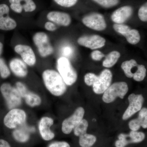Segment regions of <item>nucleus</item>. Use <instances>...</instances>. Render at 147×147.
Returning a JSON list of instances; mask_svg holds the SVG:
<instances>
[{
	"instance_id": "obj_1",
	"label": "nucleus",
	"mask_w": 147,
	"mask_h": 147,
	"mask_svg": "<svg viewBox=\"0 0 147 147\" xmlns=\"http://www.w3.org/2000/svg\"><path fill=\"white\" fill-rule=\"evenodd\" d=\"M42 79L46 88L53 95H62L67 89L66 84L60 74L53 69H46L42 74Z\"/></svg>"
},
{
	"instance_id": "obj_2",
	"label": "nucleus",
	"mask_w": 147,
	"mask_h": 147,
	"mask_svg": "<svg viewBox=\"0 0 147 147\" xmlns=\"http://www.w3.org/2000/svg\"><path fill=\"white\" fill-rule=\"evenodd\" d=\"M113 74L109 69H105L99 76L94 74H87L84 77L85 83L88 86H92L93 90L98 94L103 93L110 86Z\"/></svg>"
},
{
	"instance_id": "obj_3",
	"label": "nucleus",
	"mask_w": 147,
	"mask_h": 147,
	"mask_svg": "<svg viewBox=\"0 0 147 147\" xmlns=\"http://www.w3.org/2000/svg\"><path fill=\"white\" fill-rule=\"evenodd\" d=\"M57 68L66 85L71 86L76 82L77 73L67 58L65 57L59 58L57 61Z\"/></svg>"
},
{
	"instance_id": "obj_4",
	"label": "nucleus",
	"mask_w": 147,
	"mask_h": 147,
	"mask_svg": "<svg viewBox=\"0 0 147 147\" xmlns=\"http://www.w3.org/2000/svg\"><path fill=\"white\" fill-rule=\"evenodd\" d=\"M0 90L9 109H13L21 105L22 97L16 88L5 83L1 86Z\"/></svg>"
},
{
	"instance_id": "obj_5",
	"label": "nucleus",
	"mask_w": 147,
	"mask_h": 147,
	"mask_svg": "<svg viewBox=\"0 0 147 147\" xmlns=\"http://www.w3.org/2000/svg\"><path fill=\"white\" fill-rule=\"evenodd\" d=\"M128 91L127 84L125 82H116L111 85L104 92L102 100L105 103L113 102L117 97L123 99Z\"/></svg>"
},
{
	"instance_id": "obj_6",
	"label": "nucleus",
	"mask_w": 147,
	"mask_h": 147,
	"mask_svg": "<svg viewBox=\"0 0 147 147\" xmlns=\"http://www.w3.org/2000/svg\"><path fill=\"white\" fill-rule=\"evenodd\" d=\"M33 40L42 57H46L54 53V48L50 42L49 37L44 32L36 33L33 37Z\"/></svg>"
},
{
	"instance_id": "obj_7",
	"label": "nucleus",
	"mask_w": 147,
	"mask_h": 147,
	"mask_svg": "<svg viewBox=\"0 0 147 147\" xmlns=\"http://www.w3.org/2000/svg\"><path fill=\"white\" fill-rule=\"evenodd\" d=\"M26 120V114L24 110L17 108L11 109L4 117L3 123L9 129L16 128L23 125Z\"/></svg>"
},
{
	"instance_id": "obj_8",
	"label": "nucleus",
	"mask_w": 147,
	"mask_h": 147,
	"mask_svg": "<svg viewBox=\"0 0 147 147\" xmlns=\"http://www.w3.org/2000/svg\"><path fill=\"white\" fill-rule=\"evenodd\" d=\"M85 110L82 107L76 109L74 113L69 117L63 122L62 130L65 134H69L84 118Z\"/></svg>"
},
{
	"instance_id": "obj_9",
	"label": "nucleus",
	"mask_w": 147,
	"mask_h": 147,
	"mask_svg": "<svg viewBox=\"0 0 147 147\" xmlns=\"http://www.w3.org/2000/svg\"><path fill=\"white\" fill-rule=\"evenodd\" d=\"M82 22L86 26L95 30H103L107 27L104 16L99 13L87 15L83 18Z\"/></svg>"
},
{
	"instance_id": "obj_10",
	"label": "nucleus",
	"mask_w": 147,
	"mask_h": 147,
	"mask_svg": "<svg viewBox=\"0 0 147 147\" xmlns=\"http://www.w3.org/2000/svg\"><path fill=\"white\" fill-rule=\"evenodd\" d=\"M9 11L7 5L0 4V30H12L17 27L16 21L9 16Z\"/></svg>"
},
{
	"instance_id": "obj_11",
	"label": "nucleus",
	"mask_w": 147,
	"mask_h": 147,
	"mask_svg": "<svg viewBox=\"0 0 147 147\" xmlns=\"http://www.w3.org/2000/svg\"><path fill=\"white\" fill-rule=\"evenodd\" d=\"M129 105L123 116V119L126 120L142 109L144 98L142 94H131L128 96Z\"/></svg>"
},
{
	"instance_id": "obj_12",
	"label": "nucleus",
	"mask_w": 147,
	"mask_h": 147,
	"mask_svg": "<svg viewBox=\"0 0 147 147\" xmlns=\"http://www.w3.org/2000/svg\"><path fill=\"white\" fill-rule=\"evenodd\" d=\"M16 88L21 97L24 98L27 105L32 107L38 106L41 104V99L39 96L30 91L25 84L21 82H16Z\"/></svg>"
},
{
	"instance_id": "obj_13",
	"label": "nucleus",
	"mask_w": 147,
	"mask_h": 147,
	"mask_svg": "<svg viewBox=\"0 0 147 147\" xmlns=\"http://www.w3.org/2000/svg\"><path fill=\"white\" fill-rule=\"evenodd\" d=\"M144 133L140 131H131L129 134H121L115 142L116 147H125L131 143H139L144 139Z\"/></svg>"
},
{
	"instance_id": "obj_14",
	"label": "nucleus",
	"mask_w": 147,
	"mask_h": 147,
	"mask_svg": "<svg viewBox=\"0 0 147 147\" xmlns=\"http://www.w3.org/2000/svg\"><path fill=\"white\" fill-rule=\"evenodd\" d=\"M77 42L82 46L94 50L103 47L106 40L99 35H92L81 37L77 40Z\"/></svg>"
},
{
	"instance_id": "obj_15",
	"label": "nucleus",
	"mask_w": 147,
	"mask_h": 147,
	"mask_svg": "<svg viewBox=\"0 0 147 147\" xmlns=\"http://www.w3.org/2000/svg\"><path fill=\"white\" fill-rule=\"evenodd\" d=\"M14 51L21 56L26 64L32 66L36 63L35 54L32 47L28 45L18 44L15 46Z\"/></svg>"
},
{
	"instance_id": "obj_16",
	"label": "nucleus",
	"mask_w": 147,
	"mask_h": 147,
	"mask_svg": "<svg viewBox=\"0 0 147 147\" xmlns=\"http://www.w3.org/2000/svg\"><path fill=\"white\" fill-rule=\"evenodd\" d=\"M11 9L16 13H22L23 10L26 12L34 11L36 5L33 0H9Z\"/></svg>"
},
{
	"instance_id": "obj_17",
	"label": "nucleus",
	"mask_w": 147,
	"mask_h": 147,
	"mask_svg": "<svg viewBox=\"0 0 147 147\" xmlns=\"http://www.w3.org/2000/svg\"><path fill=\"white\" fill-rule=\"evenodd\" d=\"M53 124V119L49 117H43L40 121L38 124L39 132L42 139L45 141H50L55 137L54 132L50 129Z\"/></svg>"
},
{
	"instance_id": "obj_18",
	"label": "nucleus",
	"mask_w": 147,
	"mask_h": 147,
	"mask_svg": "<svg viewBox=\"0 0 147 147\" xmlns=\"http://www.w3.org/2000/svg\"><path fill=\"white\" fill-rule=\"evenodd\" d=\"M47 18L51 22L63 26H68L71 24V17L65 12L55 11H51L47 13Z\"/></svg>"
},
{
	"instance_id": "obj_19",
	"label": "nucleus",
	"mask_w": 147,
	"mask_h": 147,
	"mask_svg": "<svg viewBox=\"0 0 147 147\" xmlns=\"http://www.w3.org/2000/svg\"><path fill=\"white\" fill-rule=\"evenodd\" d=\"M133 9L129 6H125L115 11L111 16V19L116 24H123L130 18Z\"/></svg>"
},
{
	"instance_id": "obj_20",
	"label": "nucleus",
	"mask_w": 147,
	"mask_h": 147,
	"mask_svg": "<svg viewBox=\"0 0 147 147\" xmlns=\"http://www.w3.org/2000/svg\"><path fill=\"white\" fill-rule=\"evenodd\" d=\"M9 67L11 70L18 77L24 78L28 74L26 64L20 59L14 58L11 60L9 63Z\"/></svg>"
},
{
	"instance_id": "obj_21",
	"label": "nucleus",
	"mask_w": 147,
	"mask_h": 147,
	"mask_svg": "<svg viewBox=\"0 0 147 147\" xmlns=\"http://www.w3.org/2000/svg\"><path fill=\"white\" fill-rule=\"evenodd\" d=\"M129 126L131 131H137L142 127L144 128L147 127V109L143 108L140 110L139 115L137 119L129 122Z\"/></svg>"
},
{
	"instance_id": "obj_22",
	"label": "nucleus",
	"mask_w": 147,
	"mask_h": 147,
	"mask_svg": "<svg viewBox=\"0 0 147 147\" xmlns=\"http://www.w3.org/2000/svg\"><path fill=\"white\" fill-rule=\"evenodd\" d=\"M120 56V53L118 51H112L106 56L102 62V65L108 68L112 67L117 63Z\"/></svg>"
},
{
	"instance_id": "obj_23",
	"label": "nucleus",
	"mask_w": 147,
	"mask_h": 147,
	"mask_svg": "<svg viewBox=\"0 0 147 147\" xmlns=\"http://www.w3.org/2000/svg\"><path fill=\"white\" fill-rule=\"evenodd\" d=\"M96 140L94 135L86 133L79 137V144L82 147H91Z\"/></svg>"
},
{
	"instance_id": "obj_24",
	"label": "nucleus",
	"mask_w": 147,
	"mask_h": 147,
	"mask_svg": "<svg viewBox=\"0 0 147 147\" xmlns=\"http://www.w3.org/2000/svg\"><path fill=\"white\" fill-rule=\"evenodd\" d=\"M137 61L134 59H131L129 61H126L122 63L121 68L124 72L125 74L127 77L129 78L133 77V74L131 73V69L138 65Z\"/></svg>"
},
{
	"instance_id": "obj_25",
	"label": "nucleus",
	"mask_w": 147,
	"mask_h": 147,
	"mask_svg": "<svg viewBox=\"0 0 147 147\" xmlns=\"http://www.w3.org/2000/svg\"><path fill=\"white\" fill-rule=\"evenodd\" d=\"M13 136L17 142L24 143L30 139V135L23 128L16 129L13 132Z\"/></svg>"
},
{
	"instance_id": "obj_26",
	"label": "nucleus",
	"mask_w": 147,
	"mask_h": 147,
	"mask_svg": "<svg viewBox=\"0 0 147 147\" xmlns=\"http://www.w3.org/2000/svg\"><path fill=\"white\" fill-rule=\"evenodd\" d=\"M124 37L127 42L132 45L137 44L141 39L139 31L135 29H131Z\"/></svg>"
},
{
	"instance_id": "obj_27",
	"label": "nucleus",
	"mask_w": 147,
	"mask_h": 147,
	"mask_svg": "<svg viewBox=\"0 0 147 147\" xmlns=\"http://www.w3.org/2000/svg\"><path fill=\"white\" fill-rule=\"evenodd\" d=\"M88 123L86 120L83 119L74 128V134L77 137L86 133Z\"/></svg>"
},
{
	"instance_id": "obj_28",
	"label": "nucleus",
	"mask_w": 147,
	"mask_h": 147,
	"mask_svg": "<svg viewBox=\"0 0 147 147\" xmlns=\"http://www.w3.org/2000/svg\"><path fill=\"white\" fill-rule=\"evenodd\" d=\"M146 69L145 66L143 65H138L137 70L134 74L132 78L137 82H142L145 79L146 76Z\"/></svg>"
},
{
	"instance_id": "obj_29",
	"label": "nucleus",
	"mask_w": 147,
	"mask_h": 147,
	"mask_svg": "<svg viewBox=\"0 0 147 147\" xmlns=\"http://www.w3.org/2000/svg\"><path fill=\"white\" fill-rule=\"evenodd\" d=\"M10 75V71L5 61L0 58V75L3 79H6Z\"/></svg>"
},
{
	"instance_id": "obj_30",
	"label": "nucleus",
	"mask_w": 147,
	"mask_h": 147,
	"mask_svg": "<svg viewBox=\"0 0 147 147\" xmlns=\"http://www.w3.org/2000/svg\"><path fill=\"white\" fill-rule=\"evenodd\" d=\"M113 27L116 32L124 36H125L127 33L131 29L127 25L123 24H115L113 25Z\"/></svg>"
},
{
	"instance_id": "obj_31",
	"label": "nucleus",
	"mask_w": 147,
	"mask_h": 147,
	"mask_svg": "<svg viewBox=\"0 0 147 147\" xmlns=\"http://www.w3.org/2000/svg\"><path fill=\"white\" fill-rule=\"evenodd\" d=\"M98 4L106 8H109L117 5L119 0H93Z\"/></svg>"
},
{
	"instance_id": "obj_32",
	"label": "nucleus",
	"mask_w": 147,
	"mask_h": 147,
	"mask_svg": "<svg viewBox=\"0 0 147 147\" xmlns=\"http://www.w3.org/2000/svg\"><path fill=\"white\" fill-rule=\"evenodd\" d=\"M56 3L62 7H70L75 5L78 0H54Z\"/></svg>"
},
{
	"instance_id": "obj_33",
	"label": "nucleus",
	"mask_w": 147,
	"mask_h": 147,
	"mask_svg": "<svg viewBox=\"0 0 147 147\" xmlns=\"http://www.w3.org/2000/svg\"><path fill=\"white\" fill-rule=\"evenodd\" d=\"M138 16L141 21L144 22L147 21V3H146L139 9Z\"/></svg>"
},
{
	"instance_id": "obj_34",
	"label": "nucleus",
	"mask_w": 147,
	"mask_h": 147,
	"mask_svg": "<svg viewBox=\"0 0 147 147\" xmlns=\"http://www.w3.org/2000/svg\"><path fill=\"white\" fill-rule=\"evenodd\" d=\"M92 59L94 61H100L102 58L105 57V55L98 50H95L92 52L91 54Z\"/></svg>"
},
{
	"instance_id": "obj_35",
	"label": "nucleus",
	"mask_w": 147,
	"mask_h": 147,
	"mask_svg": "<svg viewBox=\"0 0 147 147\" xmlns=\"http://www.w3.org/2000/svg\"><path fill=\"white\" fill-rule=\"evenodd\" d=\"M48 147H70V146L66 142H58L52 143Z\"/></svg>"
},
{
	"instance_id": "obj_36",
	"label": "nucleus",
	"mask_w": 147,
	"mask_h": 147,
	"mask_svg": "<svg viewBox=\"0 0 147 147\" xmlns=\"http://www.w3.org/2000/svg\"><path fill=\"white\" fill-rule=\"evenodd\" d=\"M45 28L47 30L51 32L54 31L57 29V26L53 22L50 21L45 23Z\"/></svg>"
},
{
	"instance_id": "obj_37",
	"label": "nucleus",
	"mask_w": 147,
	"mask_h": 147,
	"mask_svg": "<svg viewBox=\"0 0 147 147\" xmlns=\"http://www.w3.org/2000/svg\"><path fill=\"white\" fill-rule=\"evenodd\" d=\"M64 55L66 56H69L72 53V49L69 47H66L63 50Z\"/></svg>"
},
{
	"instance_id": "obj_38",
	"label": "nucleus",
	"mask_w": 147,
	"mask_h": 147,
	"mask_svg": "<svg viewBox=\"0 0 147 147\" xmlns=\"http://www.w3.org/2000/svg\"><path fill=\"white\" fill-rule=\"evenodd\" d=\"M0 147H11L8 142L3 139H0Z\"/></svg>"
},
{
	"instance_id": "obj_39",
	"label": "nucleus",
	"mask_w": 147,
	"mask_h": 147,
	"mask_svg": "<svg viewBox=\"0 0 147 147\" xmlns=\"http://www.w3.org/2000/svg\"><path fill=\"white\" fill-rule=\"evenodd\" d=\"M3 48V45L1 42H0V55H1L2 53Z\"/></svg>"
}]
</instances>
